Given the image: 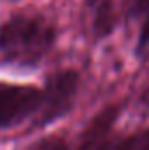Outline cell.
I'll return each mask as SVG.
<instances>
[{
  "instance_id": "obj_1",
  "label": "cell",
  "mask_w": 149,
  "mask_h": 150,
  "mask_svg": "<svg viewBox=\"0 0 149 150\" xmlns=\"http://www.w3.org/2000/svg\"><path fill=\"white\" fill-rule=\"evenodd\" d=\"M54 40V25L40 14H16L0 25V54L19 67L37 65Z\"/></svg>"
},
{
  "instance_id": "obj_2",
  "label": "cell",
  "mask_w": 149,
  "mask_h": 150,
  "mask_svg": "<svg viewBox=\"0 0 149 150\" xmlns=\"http://www.w3.org/2000/svg\"><path fill=\"white\" fill-rule=\"evenodd\" d=\"M79 75L74 70H60L47 77L42 89V105L37 113V124L46 126L70 112L75 101Z\"/></svg>"
},
{
  "instance_id": "obj_3",
  "label": "cell",
  "mask_w": 149,
  "mask_h": 150,
  "mask_svg": "<svg viewBox=\"0 0 149 150\" xmlns=\"http://www.w3.org/2000/svg\"><path fill=\"white\" fill-rule=\"evenodd\" d=\"M42 105V89L0 82V131L37 115Z\"/></svg>"
},
{
  "instance_id": "obj_4",
  "label": "cell",
  "mask_w": 149,
  "mask_h": 150,
  "mask_svg": "<svg viewBox=\"0 0 149 150\" xmlns=\"http://www.w3.org/2000/svg\"><path fill=\"white\" fill-rule=\"evenodd\" d=\"M116 119H117L116 107H105L100 113H97L82 131L75 150H107L112 140V127Z\"/></svg>"
},
{
  "instance_id": "obj_5",
  "label": "cell",
  "mask_w": 149,
  "mask_h": 150,
  "mask_svg": "<svg viewBox=\"0 0 149 150\" xmlns=\"http://www.w3.org/2000/svg\"><path fill=\"white\" fill-rule=\"evenodd\" d=\"M91 16V28L97 38L111 35L116 26L114 0H86Z\"/></svg>"
},
{
  "instance_id": "obj_6",
  "label": "cell",
  "mask_w": 149,
  "mask_h": 150,
  "mask_svg": "<svg viewBox=\"0 0 149 150\" xmlns=\"http://www.w3.org/2000/svg\"><path fill=\"white\" fill-rule=\"evenodd\" d=\"M107 150H149V129L139 131L123 140L112 138Z\"/></svg>"
},
{
  "instance_id": "obj_7",
  "label": "cell",
  "mask_w": 149,
  "mask_h": 150,
  "mask_svg": "<svg viewBox=\"0 0 149 150\" xmlns=\"http://www.w3.org/2000/svg\"><path fill=\"white\" fill-rule=\"evenodd\" d=\"M27 150H69V147L65 140H62L60 136H46L35 143H32Z\"/></svg>"
},
{
  "instance_id": "obj_8",
  "label": "cell",
  "mask_w": 149,
  "mask_h": 150,
  "mask_svg": "<svg viewBox=\"0 0 149 150\" xmlns=\"http://www.w3.org/2000/svg\"><path fill=\"white\" fill-rule=\"evenodd\" d=\"M125 11L128 18H140L149 11V0H125Z\"/></svg>"
},
{
  "instance_id": "obj_9",
  "label": "cell",
  "mask_w": 149,
  "mask_h": 150,
  "mask_svg": "<svg viewBox=\"0 0 149 150\" xmlns=\"http://www.w3.org/2000/svg\"><path fill=\"white\" fill-rule=\"evenodd\" d=\"M137 54L139 56H144L149 51V11L146 12V19L142 23V28H140V33H139V40H137Z\"/></svg>"
}]
</instances>
